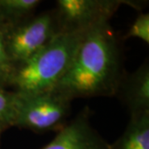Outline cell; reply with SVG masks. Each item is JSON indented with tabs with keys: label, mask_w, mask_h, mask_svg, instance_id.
Masks as SVG:
<instances>
[{
	"label": "cell",
	"mask_w": 149,
	"mask_h": 149,
	"mask_svg": "<svg viewBox=\"0 0 149 149\" xmlns=\"http://www.w3.org/2000/svg\"><path fill=\"white\" fill-rule=\"evenodd\" d=\"M125 70L119 37L109 22L85 32L69 69L54 90L70 100L115 96Z\"/></svg>",
	"instance_id": "obj_1"
},
{
	"label": "cell",
	"mask_w": 149,
	"mask_h": 149,
	"mask_svg": "<svg viewBox=\"0 0 149 149\" xmlns=\"http://www.w3.org/2000/svg\"><path fill=\"white\" fill-rule=\"evenodd\" d=\"M87 30L59 33L37 54L13 68L9 88L18 94L53 90L69 69Z\"/></svg>",
	"instance_id": "obj_2"
},
{
	"label": "cell",
	"mask_w": 149,
	"mask_h": 149,
	"mask_svg": "<svg viewBox=\"0 0 149 149\" xmlns=\"http://www.w3.org/2000/svg\"><path fill=\"white\" fill-rule=\"evenodd\" d=\"M16 94L14 127L36 133H57L69 122L72 100L56 90Z\"/></svg>",
	"instance_id": "obj_3"
},
{
	"label": "cell",
	"mask_w": 149,
	"mask_h": 149,
	"mask_svg": "<svg viewBox=\"0 0 149 149\" xmlns=\"http://www.w3.org/2000/svg\"><path fill=\"white\" fill-rule=\"evenodd\" d=\"M2 31L13 68L31 58L62 32L54 8L35 13L16 26Z\"/></svg>",
	"instance_id": "obj_4"
},
{
	"label": "cell",
	"mask_w": 149,
	"mask_h": 149,
	"mask_svg": "<svg viewBox=\"0 0 149 149\" xmlns=\"http://www.w3.org/2000/svg\"><path fill=\"white\" fill-rule=\"evenodd\" d=\"M128 4L141 9V3L120 0H57L54 10L62 32L86 30L109 22L119 7Z\"/></svg>",
	"instance_id": "obj_5"
},
{
	"label": "cell",
	"mask_w": 149,
	"mask_h": 149,
	"mask_svg": "<svg viewBox=\"0 0 149 149\" xmlns=\"http://www.w3.org/2000/svg\"><path fill=\"white\" fill-rule=\"evenodd\" d=\"M41 149H109V143L91 125V110L85 106Z\"/></svg>",
	"instance_id": "obj_6"
},
{
	"label": "cell",
	"mask_w": 149,
	"mask_h": 149,
	"mask_svg": "<svg viewBox=\"0 0 149 149\" xmlns=\"http://www.w3.org/2000/svg\"><path fill=\"white\" fill-rule=\"evenodd\" d=\"M115 96L127 107L130 117L149 113V62L148 59L132 73L124 72Z\"/></svg>",
	"instance_id": "obj_7"
},
{
	"label": "cell",
	"mask_w": 149,
	"mask_h": 149,
	"mask_svg": "<svg viewBox=\"0 0 149 149\" xmlns=\"http://www.w3.org/2000/svg\"><path fill=\"white\" fill-rule=\"evenodd\" d=\"M109 149H149V113L130 117L124 132Z\"/></svg>",
	"instance_id": "obj_8"
},
{
	"label": "cell",
	"mask_w": 149,
	"mask_h": 149,
	"mask_svg": "<svg viewBox=\"0 0 149 149\" xmlns=\"http://www.w3.org/2000/svg\"><path fill=\"white\" fill-rule=\"evenodd\" d=\"M40 0H0V27H14L35 14Z\"/></svg>",
	"instance_id": "obj_9"
},
{
	"label": "cell",
	"mask_w": 149,
	"mask_h": 149,
	"mask_svg": "<svg viewBox=\"0 0 149 149\" xmlns=\"http://www.w3.org/2000/svg\"><path fill=\"white\" fill-rule=\"evenodd\" d=\"M16 104V92L0 88V139L6 130L14 127Z\"/></svg>",
	"instance_id": "obj_10"
},
{
	"label": "cell",
	"mask_w": 149,
	"mask_h": 149,
	"mask_svg": "<svg viewBox=\"0 0 149 149\" xmlns=\"http://www.w3.org/2000/svg\"><path fill=\"white\" fill-rule=\"evenodd\" d=\"M137 38L146 44H149V14L141 13L135 18L124 35L123 39Z\"/></svg>",
	"instance_id": "obj_11"
},
{
	"label": "cell",
	"mask_w": 149,
	"mask_h": 149,
	"mask_svg": "<svg viewBox=\"0 0 149 149\" xmlns=\"http://www.w3.org/2000/svg\"><path fill=\"white\" fill-rule=\"evenodd\" d=\"M13 72V65L7 52L3 33L0 27V88H9Z\"/></svg>",
	"instance_id": "obj_12"
}]
</instances>
